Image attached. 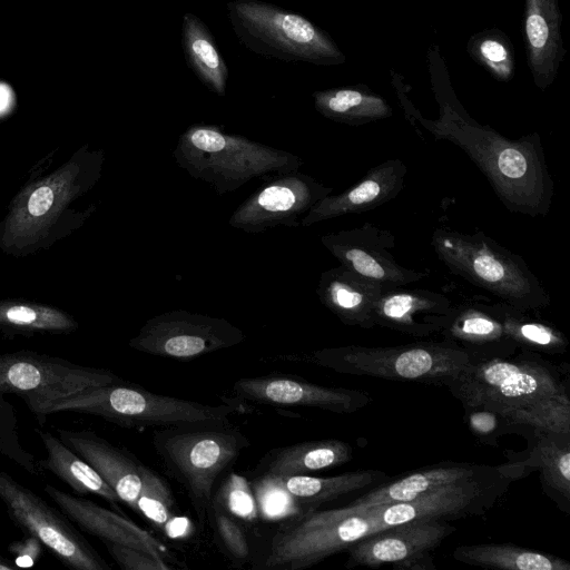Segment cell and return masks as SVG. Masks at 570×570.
Returning <instances> with one entry per match:
<instances>
[{
    "mask_svg": "<svg viewBox=\"0 0 570 570\" xmlns=\"http://www.w3.org/2000/svg\"><path fill=\"white\" fill-rule=\"evenodd\" d=\"M45 492L66 517L102 542L140 549L166 562L173 561L170 551L163 542L121 515L119 511L102 508L88 499L75 497L50 484L45 487Z\"/></svg>",
    "mask_w": 570,
    "mask_h": 570,
    "instance_id": "cell-19",
    "label": "cell"
},
{
    "mask_svg": "<svg viewBox=\"0 0 570 570\" xmlns=\"http://www.w3.org/2000/svg\"><path fill=\"white\" fill-rule=\"evenodd\" d=\"M470 432L481 442L497 446L498 439L515 428L499 411L484 406H463Z\"/></svg>",
    "mask_w": 570,
    "mask_h": 570,
    "instance_id": "cell-41",
    "label": "cell"
},
{
    "mask_svg": "<svg viewBox=\"0 0 570 570\" xmlns=\"http://www.w3.org/2000/svg\"><path fill=\"white\" fill-rule=\"evenodd\" d=\"M109 554L124 570H169L173 566L153 554L131 547L104 542Z\"/></svg>",
    "mask_w": 570,
    "mask_h": 570,
    "instance_id": "cell-43",
    "label": "cell"
},
{
    "mask_svg": "<svg viewBox=\"0 0 570 570\" xmlns=\"http://www.w3.org/2000/svg\"><path fill=\"white\" fill-rule=\"evenodd\" d=\"M174 498L164 480L145 465L141 473V489L136 503V511L166 531L173 519Z\"/></svg>",
    "mask_w": 570,
    "mask_h": 570,
    "instance_id": "cell-39",
    "label": "cell"
},
{
    "mask_svg": "<svg viewBox=\"0 0 570 570\" xmlns=\"http://www.w3.org/2000/svg\"><path fill=\"white\" fill-rule=\"evenodd\" d=\"M250 485L258 515L265 520L289 519L308 511L296 501L278 476H257Z\"/></svg>",
    "mask_w": 570,
    "mask_h": 570,
    "instance_id": "cell-38",
    "label": "cell"
},
{
    "mask_svg": "<svg viewBox=\"0 0 570 570\" xmlns=\"http://www.w3.org/2000/svg\"><path fill=\"white\" fill-rule=\"evenodd\" d=\"M153 444L169 474L185 489L194 511L205 523L218 476L249 446L247 436L227 425L160 428Z\"/></svg>",
    "mask_w": 570,
    "mask_h": 570,
    "instance_id": "cell-7",
    "label": "cell"
},
{
    "mask_svg": "<svg viewBox=\"0 0 570 570\" xmlns=\"http://www.w3.org/2000/svg\"><path fill=\"white\" fill-rule=\"evenodd\" d=\"M488 307L499 318L518 350L548 355H560L567 351L569 341L566 335L556 326L534 318L528 311L500 301L488 304Z\"/></svg>",
    "mask_w": 570,
    "mask_h": 570,
    "instance_id": "cell-34",
    "label": "cell"
},
{
    "mask_svg": "<svg viewBox=\"0 0 570 570\" xmlns=\"http://www.w3.org/2000/svg\"><path fill=\"white\" fill-rule=\"evenodd\" d=\"M444 294L421 288L390 287L375 305V326L386 327L413 337L439 333L452 307Z\"/></svg>",
    "mask_w": 570,
    "mask_h": 570,
    "instance_id": "cell-21",
    "label": "cell"
},
{
    "mask_svg": "<svg viewBox=\"0 0 570 570\" xmlns=\"http://www.w3.org/2000/svg\"><path fill=\"white\" fill-rule=\"evenodd\" d=\"M0 499L6 505L10 520L24 534L37 538L67 568L110 569V566L58 510L1 470Z\"/></svg>",
    "mask_w": 570,
    "mask_h": 570,
    "instance_id": "cell-13",
    "label": "cell"
},
{
    "mask_svg": "<svg viewBox=\"0 0 570 570\" xmlns=\"http://www.w3.org/2000/svg\"><path fill=\"white\" fill-rule=\"evenodd\" d=\"M562 13L559 0H524L523 41L534 85L548 89L563 61Z\"/></svg>",
    "mask_w": 570,
    "mask_h": 570,
    "instance_id": "cell-23",
    "label": "cell"
},
{
    "mask_svg": "<svg viewBox=\"0 0 570 570\" xmlns=\"http://www.w3.org/2000/svg\"><path fill=\"white\" fill-rule=\"evenodd\" d=\"M273 360L312 363L341 374L442 386L472 363L464 350L448 340L396 346L325 347Z\"/></svg>",
    "mask_w": 570,
    "mask_h": 570,
    "instance_id": "cell-5",
    "label": "cell"
},
{
    "mask_svg": "<svg viewBox=\"0 0 570 570\" xmlns=\"http://www.w3.org/2000/svg\"><path fill=\"white\" fill-rule=\"evenodd\" d=\"M430 55L432 88L439 104L436 119L424 118L406 99L400 80L393 79L406 117L419 122L438 140L461 148L487 177L499 200L511 213L544 217L554 196L538 132L510 139L488 125L474 120L456 99L436 47Z\"/></svg>",
    "mask_w": 570,
    "mask_h": 570,
    "instance_id": "cell-1",
    "label": "cell"
},
{
    "mask_svg": "<svg viewBox=\"0 0 570 570\" xmlns=\"http://www.w3.org/2000/svg\"><path fill=\"white\" fill-rule=\"evenodd\" d=\"M173 158L218 195L235 191L250 179L299 170L304 165L297 155L208 124L187 127L178 137Z\"/></svg>",
    "mask_w": 570,
    "mask_h": 570,
    "instance_id": "cell-4",
    "label": "cell"
},
{
    "mask_svg": "<svg viewBox=\"0 0 570 570\" xmlns=\"http://www.w3.org/2000/svg\"><path fill=\"white\" fill-rule=\"evenodd\" d=\"M445 387L463 406L497 411L568 391L562 371L541 354L528 351L470 363Z\"/></svg>",
    "mask_w": 570,
    "mask_h": 570,
    "instance_id": "cell-9",
    "label": "cell"
},
{
    "mask_svg": "<svg viewBox=\"0 0 570 570\" xmlns=\"http://www.w3.org/2000/svg\"><path fill=\"white\" fill-rule=\"evenodd\" d=\"M332 191V187L299 170L277 174L235 208L228 225L249 234L278 226L299 227L298 218Z\"/></svg>",
    "mask_w": 570,
    "mask_h": 570,
    "instance_id": "cell-15",
    "label": "cell"
},
{
    "mask_svg": "<svg viewBox=\"0 0 570 570\" xmlns=\"http://www.w3.org/2000/svg\"><path fill=\"white\" fill-rule=\"evenodd\" d=\"M439 333L443 340L464 350L472 363L508 357L518 352L517 345L487 303L465 302L452 305Z\"/></svg>",
    "mask_w": 570,
    "mask_h": 570,
    "instance_id": "cell-24",
    "label": "cell"
},
{
    "mask_svg": "<svg viewBox=\"0 0 570 570\" xmlns=\"http://www.w3.org/2000/svg\"><path fill=\"white\" fill-rule=\"evenodd\" d=\"M431 245L439 259L455 275L523 311H539L551 298L525 261L493 238L438 228Z\"/></svg>",
    "mask_w": 570,
    "mask_h": 570,
    "instance_id": "cell-6",
    "label": "cell"
},
{
    "mask_svg": "<svg viewBox=\"0 0 570 570\" xmlns=\"http://www.w3.org/2000/svg\"><path fill=\"white\" fill-rule=\"evenodd\" d=\"M79 327L68 312L24 298L0 299V333L8 337L71 334Z\"/></svg>",
    "mask_w": 570,
    "mask_h": 570,
    "instance_id": "cell-30",
    "label": "cell"
},
{
    "mask_svg": "<svg viewBox=\"0 0 570 570\" xmlns=\"http://www.w3.org/2000/svg\"><path fill=\"white\" fill-rule=\"evenodd\" d=\"M181 48L187 66L198 80L212 92L224 97L228 67L208 27L191 12L183 17Z\"/></svg>",
    "mask_w": 570,
    "mask_h": 570,
    "instance_id": "cell-29",
    "label": "cell"
},
{
    "mask_svg": "<svg viewBox=\"0 0 570 570\" xmlns=\"http://www.w3.org/2000/svg\"><path fill=\"white\" fill-rule=\"evenodd\" d=\"M210 513L219 542L225 551L238 561L249 556V546L242 527L216 500L213 499Z\"/></svg>",
    "mask_w": 570,
    "mask_h": 570,
    "instance_id": "cell-42",
    "label": "cell"
},
{
    "mask_svg": "<svg viewBox=\"0 0 570 570\" xmlns=\"http://www.w3.org/2000/svg\"><path fill=\"white\" fill-rule=\"evenodd\" d=\"M515 428L533 432L570 435V399L568 391L499 411Z\"/></svg>",
    "mask_w": 570,
    "mask_h": 570,
    "instance_id": "cell-36",
    "label": "cell"
},
{
    "mask_svg": "<svg viewBox=\"0 0 570 570\" xmlns=\"http://www.w3.org/2000/svg\"><path fill=\"white\" fill-rule=\"evenodd\" d=\"M233 392L257 404L315 407L338 414L355 413L372 401L362 390L327 387L282 374L237 380Z\"/></svg>",
    "mask_w": 570,
    "mask_h": 570,
    "instance_id": "cell-17",
    "label": "cell"
},
{
    "mask_svg": "<svg viewBox=\"0 0 570 570\" xmlns=\"http://www.w3.org/2000/svg\"><path fill=\"white\" fill-rule=\"evenodd\" d=\"M245 333L222 317L175 309L149 318L128 345L138 352L191 360L244 342Z\"/></svg>",
    "mask_w": 570,
    "mask_h": 570,
    "instance_id": "cell-14",
    "label": "cell"
},
{
    "mask_svg": "<svg viewBox=\"0 0 570 570\" xmlns=\"http://www.w3.org/2000/svg\"><path fill=\"white\" fill-rule=\"evenodd\" d=\"M279 478V476H278ZM296 501L307 510L385 480L383 471L361 470L335 476L291 475L281 478Z\"/></svg>",
    "mask_w": 570,
    "mask_h": 570,
    "instance_id": "cell-35",
    "label": "cell"
},
{
    "mask_svg": "<svg viewBox=\"0 0 570 570\" xmlns=\"http://www.w3.org/2000/svg\"><path fill=\"white\" fill-rule=\"evenodd\" d=\"M406 165L399 158L372 167L348 189L327 195L317 202L301 219V227L374 209L394 199L404 187Z\"/></svg>",
    "mask_w": 570,
    "mask_h": 570,
    "instance_id": "cell-20",
    "label": "cell"
},
{
    "mask_svg": "<svg viewBox=\"0 0 570 570\" xmlns=\"http://www.w3.org/2000/svg\"><path fill=\"white\" fill-rule=\"evenodd\" d=\"M312 97L316 111L323 117L350 126L386 119L393 115L387 100L363 85L317 90Z\"/></svg>",
    "mask_w": 570,
    "mask_h": 570,
    "instance_id": "cell-31",
    "label": "cell"
},
{
    "mask_svg": "<svg viewBox=\"0 0 570 570\" xmlns=\"http://www.w3.org/2000/svg\"><path fill=\"white\" fill-rule=\"evenodd\" d=\"M452 556L462 563L489 569L570 570V563L566 559L510 543L460 546Z\"/></svg>",
    "mask_w": 570,
    "mask_h": 570,
    "instance_id": "cell-33",
    "label": "cell"
},
{
    "mask_svg": "<svg viewBox=\"0 0 570 570\" xmlns=\"http://www.w3.org/2000/svg\"><path fill=\"white\" fill-rule=\"evenodd\" d=\"M19 566L10 559L0 554V570H16Z\"/></svg>",
    "mask_w": 570,
    "mask_h": 570,
    "instance_id": "cell-46",
    "label": "cell"
},
{
    "mask_svg": "<svg viewBox=\"0 0 570 570\" xmlns=\"http://www.w3.org/2000/svg\"><path fill=\"white\" fill-rule=\"evenodd\" d=\"M63 444L78 454L114 489L120 501L136 511L145 465L127 450L92 431L56 428Z\"/></svg>",
    "mask_w": 570,
    "mask_h": 570,
    "instance_id": "cell-22",
    "label": "cell"
},
{
    "mask_svg": "<svg viewBox=\"0 0 570 570\" xmlns=\"http://www.w3.org/2000/svg\"><path fill=\"white\" fill-rule=\"evenodd\" d=\"M214 500L234 518L246 522H253L258 518L252 485L243 475L230 473Z\"/></svg>",
    "mask_w": 570,
    "mask_h": 570,
    "instance_id": "cell-40",
    "label": "cell"
},
{
    "mask_svg": "<svg viewBox=\"0 0 570 570\" xmlns=\"http://www.w3.org/2000/svg\"><path fill=\"white\" fill-rule=\"evenodd\" d=\"M36 432L47 452V459L39 460L37 463L39 471H50L77 494L98 495L120 512L118 508V503L121 502L119 497L91 465L50 432L40 429H37Z\"/></svg>",
    "mask_w": 570,
    "mask_h": 570,
    "instance_id": "cell-28",
    "label": "cell"
},
{
    "mask_svg": "<svg viewBox=\"0 0 570 570\" xmlns=\"http://www.w3.org/2000/svg\"><path fill=\"white\" fill-rule=\"evenodd\" d=\"M524 474L522 465L505 464L459 480L404 502L373 505L382 529L415 519L456 520L482 515Z\"/></svg>",
    "mask_w": 570,
    "mask_h": 570,
    "instance_id": "cell-12",
    "label": "cell"
},
{
    "mask_svg": "<svg viewBox=\"0 0 570 570\" xmlns=\"http://www.w3.org/2000/svg\"><path fill=\"white\" fill-rule=\"evenodd\" d=\"M352 446L341 440L327 439L299 442L272 449L255 469L257 476L308 475L351 461Z\"/></svg>",
    "mask_w": 570,
    "mask_h": 570,
    "instance_id": "cell-27",
    "label": "cell"
},
{
    "mask_svg": "<svg viewBox=\"0 0 570 570\" xmlns=\"http://www.w3.org/2000/svg\"><path fill=\"white\" fill-rule=\"evenodd\" d=\"M494 466L468 462H443L400 476L357 498L351 505L363 509L373 505L404 502L442 485L473 478Z\"/></svg>",
    "mask_w": 570,
    "mask_h": 570,
    "instance_id": "cell-26",
    "label": "cell"
},
{
    "mask_svg": "<svg viewBox=\"0 0 570 570\" xmlns=\"http://www.w3.org/2000/svg\"><path fill=\"white\" fill-rule=\"evenodd\" d=\"M448 521L415 519L371 533L347 548L346 567L379 568L431 552L455 531Z\"/></svg>",
    "mask_w": 570,
    "mask_h": 570,
    "instance_id": "cell-18",
    "label": "cell"
},
{
    "mask_svg": "<svg viewBox=\"0 0 570 570\" xmlns=\"http://www.w3.org/2000/svg\"><path fill=\"white\" fill-rule=\"evenodd\" d=\"M43 544L35 537L24 534L20 540L12 541L7 550L20 560L29 561L32 566L43 553Z\"/></svg>",
    "mask_w": 570,
    "mask_h": 570,
    "instance_id": "cell-44",
    "label": "cell"
},
{
    "mask_svg": "<svg viewBox=\"0 0 570 570\" xmlns=\"http://www.w3.org/2000/svg\"><path fill=\"white\" fill-rule=\"evenodd\" d=\"M386 288L390 287L341 264L322 272L316 294L343 324L372 330L375 305Z\"/></svg>",
    "mask_w": 570,
    "mask_h": 570,
    "instance_id": "cell-25",
    "label": "cell"
},
{
    "mask_svg": "<svg viewBox=\"0 0 570 570\" xmlns=\"http://www.w3.org/2000/svg\"><path fill=\"white\" fill-rule=\"evenodd\" d=\"M226 8L237 39L256 55L318 66L346 61L332 37L304 16L261 0H232Z\"/></svg>",
    "mask_w": 570,
    "mask_h": 570,
    "instance_id": "cell-8",
    "label": "cell"
},
{
    "mask_svg": "<svg viewBox=\"0 0 570 570\" xmlns=\"http://www.w3.org/2000/svg\"><path fill=\"white\" fill-rule=\"evenodd\" d=\"M321 242L342 265L387 287L405 286L428 276L397 263L391 252L395 246L394 235L371 223L327 233Z\"/></svg>",
    "mask_w": 570,
    "mask_h": 570,
    "instance_id": "cell-16",
    "label": "cell"
},
{
    "mask_svg": "<svg viewBox=\"0 0 570 570\" xmlns=\"http://www.w3.org/2000/svg\"><path fill=\"white\" fill-rule=\"evenodd\" d=\"M232 405H209L196 401L160 395L125 381L87 387L40 406L36 412L40 425L48 414L76 412L102 417L129 429L185 428L230 424L236 412Z\"/></svg>",
    "mask_w": 570,
    "mask_h": 570,
    "instance_id": "cell-3",
    "label": "cell"
},
{
    "mask_svg": "<svg viewBox=\"0 0 570 570\" xmlns=\"http://www.w3.org/2000/svg\"><path fill=\"white\" fill-rule=\"evenodd\" d=\"M122 381L109 370L29 350L0 354V394L21 397L33 414L40 406L87 387Z\"/></svg>",
    "mask_w": 570,
    "mask_h": 570,
    "instance_id": "cell-11",
    "label": "cell"
},
{
    "mask_svg": "<svg viewBox=\"0 0 570 570\" xmlns=\"http://www.w3.org/2000/svg\"><path fill=\"white\" fill-rule=\"evenodd\" d=\"M379 530L382 528L374 507L358 509L348 504L324 511L308 510L278 528L264 567L305 569Z\"/></svg>",
    "mask_w": 570,
    "mask_h": 570,
    "instance_id": "cell-10",
    "label": "cell"
},
{
    "mask_svg": "<svg viewBox=\"0 0 570 570\" xmlns=\"http://www.w3.org/2000/svg\"><path fill=\"white\" fill-rule=\"evenodd\" d=\"M105 159L102 149L86 144L55 170L22 186L0 220V252L31 256L82 227L97 206L79 203L100 180Z\"/></svg>",
    "mask_w": 570,
    "mask_h": 570,
    "instance_id": "cell-2",
    "label": "cell"
},
{
    "mask_svg": "<svg viewBox=\"0 0 570 570\" xmlns=\"http://www.w3.org/2000/svg\"><path fill=\"white\" fill-rule=\"evenodd\" d=\"M524 469H535L544 491L568 512L570 500V435L534 432Z\"/></svg>",
    "mask_w": 570,
    "mask_h": 570,
    "instance_id": "cell-32",
    "label": "cell"
},
{
    "mask_svg": "<svg viewBox=\"0 0 570 570\" xmlns=\"http://www.w3.org/2000/svg\"><path fill=\"white\" fill-rule=\"evenodd\" d=\"M392 568L397 570H435L436 566L433 562L431 552L423 553L411 558L405 561L391 564Z\"/></svg>",
    "mask_w": 570,
    "mask_h": 570,
    "instance_id": "cell-45",
    "label": "cell"
},
{
    "mask_svg": "<svg viewBox=\"0 0 570 570\" xmlns=\"http://www.w3.org/2000/svg\"><path fill=\"white\" fill-rule=\"evenodd\" d=\"M470 57L495 80L508 82L515 71V56L509 37L498 28L471 36L466 46Z\"/></svg>",
    "mask_w": 570,
    "mask_h": 570,
    "instance_id": "cell-37",
    "label": "cell"
}]
</instances>
